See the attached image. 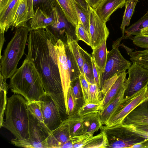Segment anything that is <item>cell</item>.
<instances>
[{"mask_svg": "<svg viewBox=\"0 0 148 148\" xmlns=\"http://www.w3.org/2000/svg\"><path fill=\"white\" fill-rule=\"evenodd\" d=\"M129 38L136 46L142 48L148 49V36L139 34Z\"/></svg>", "mask_w": 148, "mask_h": 148, "instance_id": "b9f144b4", "label": "cell"}, {"mask_svg": "<svg viewBox=\"0 0 148 148\" xmlns=\"http://www.w3.org/2000/svg\"><path fill=\"white\" fill-rule=\"evenodd\" d=\"M83 100V104H86L89 94V84L84 75L81 73L79 76Z\"/></svg>", "mask_w": 148, "mask_h": 148, "instance_id": "60d3db41", "label": "cell"}, {"mask_svg": "<svg viewBox=\"0 0 148 148\" xmlns=\"http://www.w3.org/2000/svg\"><path fill=\"white\" fill-rule=\"evenodd\" d=\"M53 21L52 14L49 15L41 10L37 9L30 21L29 32L32 30L45 28L50 25Z\"/></svg>", "mask_w": 148, "mask_h": 148, "instance_id": "44dd1931", "label": "cell"}, {"mask_svg": "<svg viewBox=\"0 0 148 148\" xmlns=\"http://www.w3.org/2000/svg\"><path fill=\"white\" fill-rule=\"evenodd\" d=\"M78 17L85 29L88 33L90 25V9H86L75 0H72Z\"/></svg>", "mask_w": 148, "mask_h": 148, "instance_id": "836d02e7", "label": "cell"}, {"mask_svg": "<svg viewBox=\"0 0 148 148\" xmlns=\"http://www.w3.org/2000/svg\"><path fill=\"white\" fill-rule=\"evenodd\" d=\"M96 136H89L81 142L74 145L73 148H108V140L106 134L102 129Z\"/></svg>", "mask_w": 148, "mask_h": 148, "instance_id": "ac0fdd59", "label": "cell"}, {"mask_svg": "<svg viewBox=\"0 0 148 148\" xmlns=\"http://www.w3.org/2000/svg\"><path fill=\"white\" fill-rule=\"evenodd\" d=\"M63 121L69 124L71 137L85 134L83 116L80 115L77 111L68 115Z\"/></svg>", "mask_w": 148, "mask_h": 148, "instance_id": "603a6c76", "label": "cell"}, {"mask_svg": "<svg viewBox=\"0 0 148 148\" xmlns=\"http://www.w3.org/2000/svg\"><path fill=\"white\" fill-rule=\"evenodd\" d=\"M40 102L44 124L50 131L54 130L64 121L59 109L50 96L46 93Z\"/></svg>", "mask_w": 148, "mask_h": 148, "instance_id": "30bf717a", "label": "cell"}, {"mask_svg": "<svg viewBox=\"0 0 148 148\" xmlns=\"http://www.w3.org/2000/svg\"><path fill=\"white\" fill-rule=\"evenodd\" d=\"M90 17L88 34L90 46L95 49L108 38L109 32L106 25L97 14L95 9L90 6Z\"/></svg>", "mask_w": 148, "mask_h": 148, "instance_id": "7c38bea8", "label": "cell"}, {"mask_svg": "<svg viewBox=\"0 0 148 148\" xmlns=\"http://www.w3.org/2000/svg\"><path fill=\"white\" fill-rule=\"evenodd\" d=\"M70 87L76 99L78 110L82 106L81 104L82 102L81 101L83 99L79 77L71 81Z\"/></svg>", "mask_w": 148, "mask_h": 148, "instance_id": "74e56055", "label": "cell"}, {"mask_svg": "<svg viewBox=\"0 0 148 148\" xmlns=\"http://www.w3.org/2000/svg\"><path fill=\"white\" fill-rule=\"evenodd\" d=\"M127 74L126 71L120 73L116 81L103 97V110L115 98L127 82V80L126 77Z\"/></svg>", "mask_w": 148, "mask_h": 148, "instance_id": "d6986e66", "label": "cell"}, {"mask_svg": "<svg viewBox=\"0 0 148 148\" xmlns=\"http://www.w3.org/2000/svg\"><path fill=\"white\" fill-rule=\"evenodd\" d=\"M100 111L90 113L83 116L85 127V134L92 136L103 125L100 117Z\"/></svg>", "mask_w": 148, "mask_h": 148, "instance_id": "7402d4cb", "label": "cell"}, {"mask_svg": "<svg viewBox=\"0 0 148 148\" xmlns=\"http://www.w3.org/2000/svg\"><path fill=\"white\" fill-rule=\"evenodd\" d=\"M55 48L57 54L58 65L64 97L67 114L69 115L67 105L68 94L71 80L65 49V44L60 39L56 43Z\"/></svg>", "mask_w": 148, "mask_h": 148, "instance_id": "4fadbf2b", "label": "cell"}, {"mask_svg": "<svg viewBox=\"0 0 148 148\" xmlns=\"http://www.w3.org/2000/svg\"><path fill=\"white\" fill-rule=\"evenodd\" d=\"M21 0H9L0 10V32H7L11 27L14 19Z\"/></svg>", "mask_w": 148, "mask_h": 148, "instance_id": "9a60e30c", "label": "cell"}, {"mask_svg": "<svg viewBox=\"0 0 148 148\" xmlns=\"http://www.w3.org/2000/svg\"><path fill=\"white\" fill-rule=\"evenodd\" d=\"M9 0H0V10L6 5Z\"/></svg>", "mask_w": 148, "mask_h": 148, "instance_id": "f907efd6", "label": "cell"}, {"mask_svg": "<svg viewBox=\"0 0 148 148\" xmlns=\"http://www.w3.org/2000/svg\"><path fill=\"white\" fill-rule=\"evenodd\" d=\"M9 88L27 101H40L46 93L41 77L33 63L25 58L10 78Z\"/></svg>", "mask_w": 148, "mask_h": 148, "instance_id": "7a4b0ae2", "label": "cell"}, {"mask_svg": "<svg viewBox=\"0 0 148 148\" xmlns=\"http://www.w3.org/2000/svg\"><path fill=\"white\" fill-rule=\"evenodd\" d=\"M139 34L148 36V27L141 29L138 34Z\"/></svg>", "mask_w": 148, "mask_h": 148, "instance_id": "681fc988", "label": "cell"}, {"mask_svg": "<svg viewBox=\"0 0 148 148\" xmlns=\"http://www.w3.org/2000/svg\"><path fill=\"white\" fill-rule=\"evenodd\" d=\"M138 2V0H126L125 9L120 27L122 31V37L124 36L126 27L128 26L130 24L131 18Z\"/></svg>", "mask_w": 148, "mask_h": 148, "instance_id": "f546056e", "label": "cell"}, {"mask_svg": "<svg viewBox=\"0 0 148 148\" xmlns=\"http://www.w3.org/2000/svg\"><path fill=\"white\" fill-rule=\"evenodd\" d=\"M75 35L77 40H82L90 46L88 33L79 21H78V24L75 27Z\"/></svg>", "mask_w": 148, "mask_h": 148, "instance_id": "f35d334b", "label": "cell"}, {"mask_svg": "<svg viewBox=\"0 0 148 148\" xmlns=\"http://www.w3.org/2000/svg\"><path fill=\"white\" fill-rule=\"evenodd\" d=\"M71 137L69 124L63 121L58 128L51 131L47 139V148H60Z\"/></svg>", "mask_w": 148, "mask_h": 148, "instance_id": "5bb4252c", "label": "cell"}, {"mask_svg": "<svg viewBox=\"0 0 148 148\" xmlns=\"http://www.w3.org/2000/svg\"><path fill=\"white\" fill-rule=\"evenodd\" d=\"M103 0H87L90 6L95 9Z\"/></svg>", "mask_w": 148, "mask_h": 148, "instance_id": "f6af8a7d", "label": "cell"}, {"mask_svg": "<svg viewBox=\"0 0 148 148\" xmlns=\"http://www.w3.org/2000/svg\"><path fill=\"white\" fill-rule=\"evenodd\" d=\"M79 50L83 60V71L84 75L88 82L95 83L93 74L92 56L80 47Z\"/></svg>", "mask_w": 148, "mask_h": 148, "instance_id": "83f0119b", "label": "cell"}, {"mask_svg": "<svg viewBox=\"0 0 148 148\" xmlns=\"http://www.w3.org/2000/svg\"><path fill=\"white\" fill-rule=\"evenodd\" d=\"M105 40L95 49L92 50V57L100 74L104 69L106 63L108 51Z\"/></svg>", "mask_w": 148, "mask_h": 148, "instance_id": "4316f807", "label": "cell"}, {"mask_svg": "<svg viewBox=\"0 0 148 148\" xmlns=\"http://www.w3.org/2000/svg\"><path fill=\"white\" fill-rule=\"evenodd\" d=\"M57 4L56 0H27V7L30 17L34 16L35 10L39 9L49 15Z\"/></svg>", "mask_w": 148, "mask_h": 148, "instance_id": "ffe728a7", "label": "cell"}, {"mask_svg": "<svg viewBox=\"0 0 148 148\" xmlns=\"http://www.w3.org/2000/svg\"><path fill=\"white\" fill-rule=\"evenodd\" d=\"M58 40L47 27L30 31L26 58L33 63L40 74L45 93L61 108L65 103L55 48Z\"/></svg>", "mask_w": 148, "mask_h": 148, "instance_id": "6da1fadb", "label": "cell"}, {"mask_svg": "<svg viewBox=\"0 0 148 148\" xmlns=\"http://www.w3.org/2000/svg\"><path fill=\"white\" fill-rule=\"evenodd\" d=\"M148 148V139L145 142L136 144L133 145L131 148Z\"/></svg>", "mask_w": 148, "mask_h": 148, "instance_id": "bcb514c9", "label": "cell"}, {"mask_svg": "<svg viewBox=\"0 0 148 148\" xmlns=\"http://www.w3.org/2000/svg\"><path fill=\"white\" fill-rule=\"evenodd\" d=\"M65 16L75 27L78 19L72 0H56Z\"/></svg>", "mask_w": 148, "mask_h": 148, "instance_id": "484cf974", "label": "cell"}, {"mask_svg": "<svg viewBox=\"0 0 148 148\" xmlns=\"http://www.w3.org/2000/svg\"><path fill=\"white\" fill-rule=\"evenodd\" d=\"M67 40L66 43L75 59L78 64L81 73L84 75L83 71V60L79 50L80 46L77 41L71 35H66Z\"/></svg>", "mask_w": 148, "mask_h": 148, "instance_id": "4dcf8cb0", "label": "cell"}, {"mask_svg": "<svg viewBox=\"0 0 148 148\" xmlns=\"http://www.w3.org/2000/svg\"><path fill=\"white\" fill-rule=\"evenodd\" d=\"M88 83L89 94L86 104L89 103H102L103 97L101 92V89L95 83Z\"/></svg>", "mask_w": 148, "mask_h": 148, "instance_id": "e575fe53", "label": "cell"}, {"mask_svg": "<svg viewBox=\"0 0 148 148\" xmlns=\"http://www.w3.org/2000/svg\"><path fill=\"white\" fill-rule=\"evenodd\" d=\"M29 31L28 27L16 28L0 58V73L6 79L10 78L17 69L18 63L25 53Z\"/></svg>", "mask_w": 148, "mask_h": 148, "instance_id": "277c9868", "label": "cell"}, {"mask_svg": "<svg viewBox=\"0 0 148 148\" xmlns=\"http://www.w3.org/2000/svg\"><path fill=\"white\" fill-rule=\"evenodd\" d=\"M128 69V84L124 98L132 95L148 84V69L134 62Z\"/></svg>", "mask_w": 148, "mask_h": 148, "instance_id": "8fae6325", "label": "cell"}, {"mask_svg": "<svg viewBox=\"0 0 148 148\" xmlns=\"http://www.w3.org/2000/svg\"><path fill=\"white\" fill-rule=\"evenodd\" d=\"M26 103L27 110L39 121L44 123L40 101H29L26 100Z\"/></svg>", "mask_w": 148, "mask_h": 148, "instance_id": "d590c367", "label": "cell"}, {"mask_svg": "<svg viewBox=\"0 0 148 148\" xmlns=\"http://www.w3.org/2000/svg\"><path fill=\"white\" fill-rule=\"evenodd\" d=\"M26 100L21 95L14 94L8 98L3 127L16 138L23 140L29 138L28 117Z\"/></svg>", "mask_w": 148, "mask_h": 148, "instance_id": "3957f363", "label": "cell"}, {"mask_svg": "<svg viewBox=\"0 0 148 148\" xmlns=\"http://www.w3.org/2000/svg\"><path fill=\"white\" fill-rule=\"evenodd\" d=\"M125 125L148 124V100L136 107L124 119Z\"/></svg>", "mask_w": 148, "mask_h": 148, "instance_id": "2e32d148", "label": "cell"}, {"mask_svg": "<svg viewBox=\"0 0 148 148\" xmlns=\"http://www.w3.org/2000/svg\"><path fill=\"white\" fill-rule=\"evenodd\" d=\"M126 125L132 130L148 138V124Z\"/></svg>", "mask_w": 148, "mask_h": 148, "instance_id": "7bdbcfd3", "label": "cell"}, {"mask_svg": "<svg viewBox=\"0 0 148 148\" xmlns=\"http://www.w3.org/2000/svg\"><path fill=\"white\" fill-rule=\"evenodd\" d=\"M92 61L93 66V76L95 83L101 89V88L100 74L99 71L96 65L93 58H92Z\"/></svg>", "mask_w": 148, "mask_h": 148, "instance_id": "ee69618b", "label": "cell"}, {"mask_svg": "<svg viewBox=\"0 0 148 148\" xmlns=\"http://www.w3.org/2000/svg\"><path fill=\"white\" fill-rule=\"evenodd\" d=\"M30 19L27 7V0H21L14 16L12 27L13 28L21 27L28 28L27 23Z\"/></svg>", "mask_w": 148, "mask_h": 148, "instance_id": "d4e9b609", "label": "cell"}, {"mask_svg": "<svg viewBox=\"0 0 148 148\" xmlns=\"http://www.w3.org/2000/svg\"><path fill=\"white\" fill-rule=\"evenodd\" d=\"M0 127H3L4 122V115L6 110L8 98L7 94L9 86L6 83V80L0 73Z\"/></svg>", "mask_w": 148, "mask_h": 148, "instance_id": "f1b7e54d", "label": "cell"}, {"mask_svg": "<svg viewBox=\"0 0 148 148\" xmlns=\"http://www.w3.org/2000/svg\"><path fill=\"white\" fill-rule=\"evenodd\" d=\"M29 138L23 140L16 138L11 140L14 145L28 148H48L47 138L50 131L27 110Z\"/></svg>", "mask_w": 148, "mask_h": 148, "instance_id": "8992f818", "label": "cell"}, {"mask_svg": "<svg viewBox=\"0 0 148 148\" xmlns=\"http://www.w3.org/2000/svg\"></svg>", "mask_w": 148, "mask_h": 148, "instance_id": "816d5d0a", "label": "cell"}, {"mask_svg": "<svg viewBox=\"0 0 148 148\" xmlns=\"http://www.w3.org/2000/svg\"><path fill=\"white\" fill-rule=\"evenodd\" d=\"M126 0H103L95 9L100 18L106 23L111 15L125 4Z\"/></svg>", "mask_w": 148, "mask_h": 148, "instance_id": "e0dca14e", "label": "cell"}, {"mask_svg": "<svg viewBox=\"0 0 148 148\" xmlns=\"http://www.w3.org/2000/svg\"><path fill=\"white\" fill-rule=\"evenodd\" d=\"M78 4L85 9L88 10L90 9V6L86 0H75Z\"/></svg>", "mask_w": 148, "mask_h": 148, "instance_id": "7dc6e473", "label": "cell"}, {"mask_svg": "<svg viewBox=\"0 0 148 148\" xmlns=\"http://www.w3.org/2000/svg\"><path fill=\"white\" fill-rule=\"evenodd\" d=\"M103 106L102 103L95 104L89 103L83 104L77 110L79 114L82 116L86 114L103 110Z\"/></svg>", "mask_w": 148, "mask_h": 148, "instance_id": "8d00e7d4", "label": "cell"}, {"mask_svg": "<svg viewBox=\"0 0 148 148\" xmlns=\"http://www.w3.org/2000/svg\"><path fill=\"white\" fill-rule=\"evenodd\" d=\"M100 129L106 134L108 148H131L133 145L143 142L148 139L123 123L111 127L102 125Z\"/></svg>", "mask_w": 148, "mask_h": 148, "instance_id": "5b68a950", "label": "cell"}, {"mask_svg": "<svg viewBox=\"0 0 148 148\" xmlns=\"http://www.w3.org/2000/svg\"><path fill=\"white\" fill-rule=\"evenodd\" d=\"M127 84V80L126 83L111 102L105 108L100 112V117L102 124L109 118L124 99L125 92Z\"/></svg>", "mask_w": 148, "mask_h": 148, "instance_id": "cb8c5ba5", "label": "cell"}, {"mask_svg": "<svg viewBox=\"0 0 148 148\" xmlns=\"http://www.w3.org/2000/svg\"><path fill=\"white\" fill-rule=\"evenodd\" d=\"M119 44L115 43L112 49L108 51L106 64L100 73L101 87L106 80L116 74L126 71L132 65V63L121 55L118 48Z\"/></svg>", "mask_w": 148, "mask_h": 148, "instance_id": "ba28073f", "label": "cell"}, {"mask_svg": "<svg viewBox=\"0 0 148 148\" xmlns=\"http://www.w3.org/2000/svg\"><path fill=\"white\" fill-rule=\"evenodd\" d=\"M148 100V84L132 95L124 98L109 118L102 125L107 127L122 124L125 117L136 107Z\"/></svg>", "mask_w": 148, "mask_h": 148, "instance_id": "52a82bcc", "label": "cell"}, {"mask_svg": "<svg viewBox=\"0 0 148 148\" xmlns=\"http://www.w3.org/2000/svg\"><path fill=\"white\" fill-rule=\"evenodd\" d=\"M65 49L71 81L79 77L81 74L79 66L66 44Z\"/></svg>", "mask_w": 148, "mask_h": 148, "instance_id": "1f68e13d", "label": "cell"}, {"mask_svg": "<svg viewBox=\"0 0 148 148\" xmlns=\"http://www.w3.org/2000/svg\"><path fill=\"white\" fill-rule=\"evenodd\" d=\"M52 14L53 22L47 27L57 39L65 44L67 34L73 37L75 35V27L69 21L57 4L53 9Z\"/></svg>", "mask_w": 148, "mask_h": 148, "instance_id": "9c48e42d", "label": "cell"}, {"mask_svg": "<svg viewBox=\"0 0 148 148\" xmlns=\"http://www.w3.org/2000/svg\"><path fill=\"white\" fill-rule=\"evenodd\" d=\"M4 32H0V58L1 57V52L2 49L3 48V44L5 41V38L4 36Z\"/></svg>", "mask_w": 148, "mask_h": 148, "instance_id": "c3c4849f", "label": "cell"}, {"mask_svg": "<svg viewBox=\"0 0 148 148\" xmlns=\"http://www.w3.org/2000/svg\"><path fill=\"white\" fill-rule=\"evenodd\" d=\"M148 27V11L140 19L125 29V38L138 34L141 30Z\"/></svg>", "mask_w": 148, "mask_h": 148, "instance_id": "d6a6232c", "label": "cell"}, {"mask_svg": "<svg viewBox=\"0 0 148 148\" xmlns=\"http://www.w3.org/2000/svg\"><path fill=\"white\" fill-rule=\"evenodd\" d=\"M67 105L69 111L68 115H71L77 111V101L70 87L68 92Z\"/></svg>", "mask_w": 148, "mask_h": 148, "instance_id": "ab89813d", "label": "cell"}]
</instances>
